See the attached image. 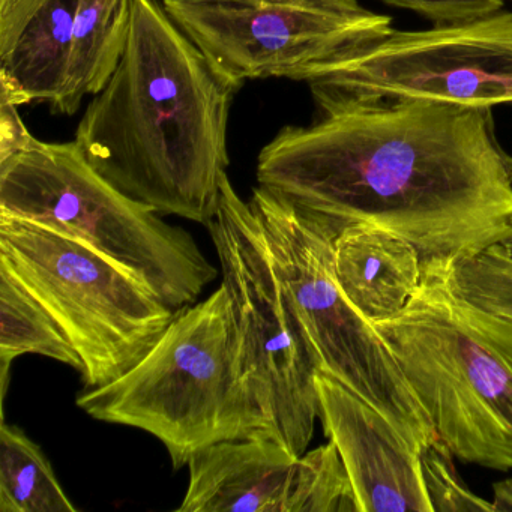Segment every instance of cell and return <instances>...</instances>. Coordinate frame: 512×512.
<instances>
[{
  "mask_svg": "<svg viewBox=\"0 0 512 512\" xmlns=\"http://www.w3.org/2000/svg\"><path fill=\"white\" fill-rule=\"evenodd\" d=\"M257 182L334 236L365 224L406 239L422 265L512 238V157L491 109L349 104L311 127L283 128L260 152Z\"/></svg>",
  "mask_w": 512,
  "mask_h": 512,
  "instance_id": "6da1fadb",
  "label": "cell"
},
{
  "mask_svg": "<svg viewBox=\"0 0 512 512\" xmlns=\"http://www.w3.org/2000/svg\"><path fill=\"white\" fill-rule=\"evenodd\" d=\"M242 86L157 0H133L121 61L86 107L74 142L125 196L208 226L230 164V107Z\"/></svg>",
  "mask_w": 512,
  "mask_h": 512,
  "instance_id": "7a4b0ae2",
  "label": "cell"
},
{
  "mask_svg": "<svg viewBox=\"0 0 512 512\" xmlns=\"http://www.w3.org/2000/svg\"><path fill=\"white\" fill-rule=\"evenodd\" d=\"M76 403L97 421L157 437L176 470L215 443L272 437L242 379L238 329L223 284L179 311L136 367L85 389Z\"/></svg>",
  "mask_w": 512,
  "mask_h": 512,
  "instance_id": "3957f363",
  "label": "cell"
},
{
  "mask_svg": "<svg viewBox=\"0 0 512 512\" xmlns=\"http://www.w3.org/2000/svg\"><path fill=\"white\" fill-rule=\"evenodd\" d=\"M0 214L86 245L178 311L196 304L221 274L190 232L113 187L76 142L35 139L0 161Z\"/></svg>",
  "mask_w": 512,
  "mask_h": 512,
  "instance_id": "277c9868",
  "label": "cell"
},
{
  "mask_svg": "<svg viewBox=\"0 0 512 512\" xmlns=\"http://www.w3.org/2000/svg\"><path fill=\"white\" fill-rule=\"evenodd\" d=\"M248 203L262 224L320 371L376 407L418 451L436 440L433 422L394 353L338 286L331 230L319 218L260 185Z\"/></svg>",
  "mask_w": 512,
  "mask_h": 512,
  "instance_id": "5b68a950",
  "label": "cell"
},
{
  "mask_svg": "<svg viewBox=\"0 0 512 512\" xmlns=\"http://www.w3.org/2000/svg\"><path fill=\"white\" fill-rule=\"evenodd\" d=\"M0 265L76 347L85 389L109 385L136 367L179 314L136 275L86 245L2 214Z\"/></svg>",
  "mask_w": 512,
  "mask_h": 512,
  "instance_id": "8992f818",
  "label": "cell"
},
{
  "mask_svg": "<svg viewBox=\"0 0 512 512\" xmlns=\"http://www.w3.org/2000/svg\"><path fill=\"white\" fill-rule=\"evenodd\" d=\"M206 227L235 316L245 386L271 436L293 454H305L319 419V359L290 304L262 224L229 175Z\"/></svg>",
  "mask_w": 512,
  "mask_h": 512,
  "instance_id": "52a82bcc",
  "label": "cell"
},
{
  "mask_svg": "<svg viewBox=\"0 0 512 512\" xmlns=\"http://www.w3.org/2000/svg\"><path fill=\"white\" fill-rule=\"evenodd\" d=\"M373 326L452 455L511 470L512 370L461 319L430 265L409 304Z\"/></svg>",
  "mask_w": 512,
  "mask_h": 512,
  "instance_id": "ba28073f",
  "label": "cell"
},
{
  "mask_svg": "<svg viewBox=\"0 0 512 512\" xmlns=\"http://www.w3.org/2000/svg\"><path fill=\"white\" fill-rule=\"evenodd\" d=\"M307 82L322 116L362 101L425 100L470 109L512 104V13L428 31H394L314 65Z\"/></svg>",
  "mask_w": 512,
  "mask_h": 512,
  "instance_id": "9c48e42d",
  "label": "cell"
},
{
  "mask_svg": "<svg viewBox=\"0 0 512 512\" xmlns=\"http://www.w3.org/2000/svg\"><path fill=\"white\" fill-rule=\"evenodd\" d=\"M164 10L227 76L286 77L379 43L392 19L361 5L310 0H163Z\"/></svg>",
  "mask_w": 512,
  "mask_h": 512,
  "instance_id": "30bf717a",
  "label": "cell"
},
{
  "mask_svg": "<svg viewBox=\"0 0 512 512\" xmlns=\"http://www.w3.org/2000/svg\"><path fill=\"white\" fill-rule=\"evenodd\" d=\"M178 512H358L337 446L293 454L274 437L227 440L197 452Z\"/></svg>",
  "mask_w": 512,
  "mask_h": 512,
  "instance_id": "8fae6325",
  "label": "cell"
},
{
  "mask_svg": "<svg viewBox=\"0 0 512 512\" xmlns=\"http://www.w3.org/2000/svg\"><path fill=\"white\" fill-rule=\"evenodd\" d=\"M319 421L337 446L358 512H434L418 449L376 407L319 371Z\"/></svg>",
  "mask_w": 512,
  "mask_h": 512,
  "instance_id": "7c38bea8",
  "label": "cell"
},
{
  "mask_svg": "<svg viewBox=\"0 0 512 512\" xmlns=\"http://www.w3.org/2000/svg\"><path fill=\"white\" fill-rule=\"evenodd\" d=\"M79 0H40L0 38V100L49 103L58 113L70 76Z\"/></svg>",
  "mask_w": 512,
  "mask_h": 512,
  "instance_id": "4fadbf2b",
  "label": "cell"
},
{
  "mask_svg": "<svg viewBox=\"0 0 512 512\" xmlns=\"http://www.w3.org/2000/svg\"><path fill=\"white\" fill-rule=\"evenodd\" d=\"M334 271L347 301L377 323L409 304L422 281V260L406 239L362 224L335 236Z\"/></svg>",
  "mask_w": 512,
  "mask_h": 512,
  "instance_id": "5bb4252c",
  "label": "cell"
},
{
  "mask_svg": "<svg viewBox=\"0 0 512 512\" xmlns=\"http://www.w3.org/2000/svg\"><path fill=\"white\" fill-rule=\"evenodd\" d=\"M133 0H79L70 76L58 113L74 115L118 68L130 31Z\"/></svg>",
  "mask_w": 512,
  "mask_h": 512,
  "instance_id": "9a60e30c",
  "label": "cell"
},
{
  "mask_svg": "<svg viewBox=\"0 0 512 512\" xmlns=\"http://www.w3.org/2000/svg\"><path fill=\"white\" fill-rule=\"evenodd\" d=\"M28 353L55 359L82 373V358L52 314L16 275L0 265L2 397L7 394L11 364Z\"/></svg>",
  "mask_w": 512,
  "mask_h": 512,
  "instance_id": "2e32d148",
  "label": "cell"
},
{
  "mask_svg": "<svg viewBox=\"0 0 512 512\" xmlns=\"http://www.w3.org/2000/svg\"><path fill=\"white\" fill-rule=\"evenodd\" d=\"M43 449L19 427L0 428V512H77Z\"/></svg>",
  "mask_w": 512,
  "mask_h": 512,
  "instance_id": "e0dca14e",
  "label": "cell"
},
{
  "mask_svg": "<svg viewBox=\"0 0 512 512\" xmlns=\"http://www.w3.org/2000/svg\"><path fill=\"white\" fill-rule=\"evenodd\" d=\"M428 263L454 298L512 322V257L502 244Z\"/></svg>",
  "mask_w": 512,
  "mask_h": 512,
  "instance_id": "ac0fdd59",
  "label": "cell"
},
{
  "mask_svg": "<svg viewBox=\"0 0 512 512\" xmlns=\"http://www.w3.org/2000/svg\"><path fill=\"white\" fill-rule=\"evenodd\" d=\"M422 478L434 512H494L493 502L473 493L457 472L454 455L437 437L419 451Z\"/></svg>",
  "mask_w": 512,
  "mask_h": 512,
  "instance_id": "d6986e66",
  "label": "cell"
},
{
  "mask_svg": "<svg viewBox=\"0 0 512 512\" xmlns=\"http://www.w3.org/2000/svg\"><path fill=\"white\" fill-rule=\"evenodd\" d=\"M395 8L413 11L434 26L455 25L503 10V0H380Z\"/></svg>",
  "mask_w": 512,
  "mask_h": 512,
  "instance_id": "ffe728a7",
  "label": "cell"
},
{
  "mask_svg": "<svg viewBox=\"0 0 512 512\" xmlns=\"http://www.w3.org/2000/svg\"><path fill=\"white\" fill-rule=\"evenodd\" d=\"M427 265H430V263H427ZM431 268H433V266H431ZM437 277H439V275H437ZM443 287H445V284H443ZM445 290L446 293H448L449 299H451L452 307L460 314L461 319H463L464 322L476 332V335H478L484 343H487L512 370V322H508V320L502 319V317L485 313V311L479 310V308L473 307V305L466 304V302L454 298L446 287Z\"/></svg>",
  "mask_w": 512,
  "mask_h": 512,
  "instance_id": "44dd1931",
  "label": "cell"
},
{
  "mask_svg": "<svg viewBox=\"0 0 512 512\" xmlns=\"http://www.w3.org/2000/svg\"><path fill=\"white\" fill-rule=\"evenodd\" d=\"M17 107L10 101L0 100V161L25 151L35 140L20 118Z\"/></svg>",
  "mask_w": 512,
  "mask_h": 512,
  "instance_id": "7402d4cb",
  "label": "cell"
},
{
  "mask_svg": "<svg viewBox=\"0 0 512 512\" xmlns=\"http://www.w3.org/2000/svg\"><path fill=\"white\" fill-rule=\"evenodd\" d=\"M494 512H512V478L493 484Z\"/></svg>",
  "mask_w": 512,
  "mask_h": 512,
  "instance_id": "603a6c76",
  "label": "cell"
},
{
  "mask_svg": "<svg viewBox=\"0 0 512 512\" xmlns=\"http://www.w3.org/2000/svg\"><path fill=\"white\" fill-rule=\"evenodd\" d=\"M310 2H317V4L350 5L356 4L358 0H310Z\"/></svg>",
  "mask_w": 512,
  "mask_h": 512,
  "instance_id": "cb8c5ba5",
  "label": "cell"
},
{
  "mask_svg": "<svg viewBox=\"0 0 512 512\" xmlns=\"http://www.w3.org/2000/svg\"><path fill=\"white\" fill-rule=\"evenodd\" d=\"M17 0H0V14L8 13L16 5Z\"/></svg>",
  "mask_w": 512,
  "mask_h": 512,
  "instance_id": "d4e9b609",
  "label": "cell"
},
{
  "mask_svg": "<svg viewBox=\"0 0 512 512\" xmlns=\"http://www.w3.org/2000/svg\"><path fill=\"white\" fill-rule=\"evenodd\" d=\"M503 247H505V250L508 251L509 256L512 257V238H509L508 241L503 242Z\"/></svg>",
  "mask_w": 512,
  "mask_h": 512,
  "instance_id": "484cf974",
  "label": "cell"
},
{
  "mask_svg": "<svg viewBox=\"0 0 512 512\" xmlns=\"http://www.w3.org/2000/svg\"><path fill=\"white\" fill-rule=\"evenodd\" d=\"M511 2H512V0H511Z\"/></svg>",
  "mask_w": 512,
  "mask_h": 512,
  "instance_id": "4316f807",
  "label": "cell"
}]
</instances>
